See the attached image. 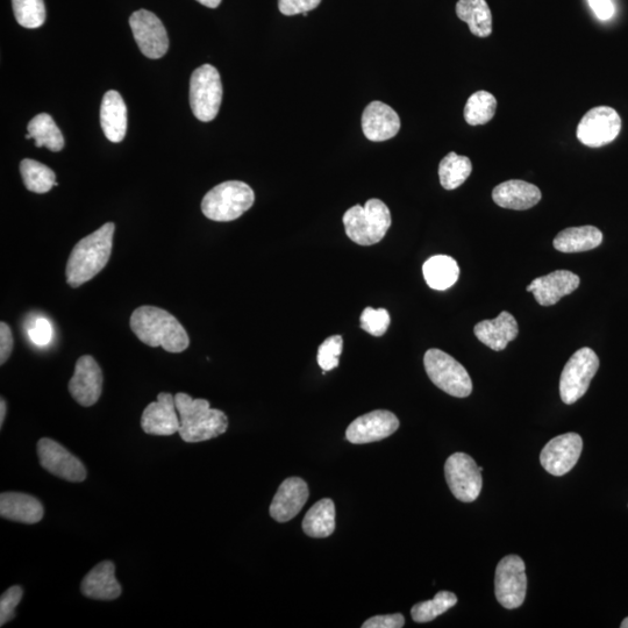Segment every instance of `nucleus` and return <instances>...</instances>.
Masks as SVG:
<instances>
[{
	"instance_id": "nucleus-1",
	"label": "nucleus",
	"mask_w": 628,
	"mask_h": 628,
	"mask_svg": "<svg viewBox=\"0 0 628 628\" xmlns=\"http://www.w3.org/2000/svg\"><path fill=\"white\" fill-rule=\"evenodd\" d=\"M130 324L133 333L147 346L182 353L190 345L189 335L180 321L156 306H140L133 312Z\"/></svg>"
},
{
	"instance_id": "nucleus-2",
	"label": "nucleus",
	"mask_w": 628,
	"mask_h": 628,
	"mask_svg": "<svg viewBox=\"0 0 628 628\" xmlns=\"http://www.w3.org/2000/svg\"><path fill=\"white\" fill-rule=\"evenodd\" d=\"M116 225L107 223L83 238L70 253L67 263V283L71 288L81 287L101 273L110 260Z\"/></svg>"
},
{
	"instance_id": "nucleus-3",
	"label": "nucleus",
	"mask_w": 628,
	"mask_h": 628,
	"mask_svg": "<svg viewBox=\"0 0 628 628\" xmlns=\"http://www.w3.org/2000/svg\"><path fill=\"white\" fill-rule=\"evenodd\" d=\"M175 403L181 423L178 433L185 442L208 441L227 431V416L223 411L211 409L206 399H194L180 392L175 395Z\"/></svg>"
},
{
	"instance_id": "nucleus-4",
	"label": "nucleus",
	"mask_w": 628,
	"mask_h": 628,
	"mask_svg": "<svg viewBox=\"0 0 628 628\" xmlns=\"http://www.w3.org/2000/svg\"><path fill=\"white\" fill-rule=\"evenodd\" d=\"M347 237L360 246L378 244L391 226V213L380 199H369L365 206L355 205L344 216Z\"/></svg>"
},
{
	"instance_id": "nucleus-5",
	"label": "nucleus",
	"mask_w": 628,
	"mask_h": 628,
	"mask_svg": "<svg viewBox=\"0 0 628 628\" xmlns=\"http://www.w3.org/2000/svg\"><path fill=\"white\" fill-rule=\"evenodd\" d=\"M255 194L248 184L228 181L217 185L203 198L202 211L213 221H233L252 208Z\"/></svg>"
},
{
	"instance_id": "nucleus-6",
	"label": "nucleus",
	"mask_w": 628,
	"mask_h": 628,
	"mask_svg": "<svg viewBox=\"0 0 628 628\" xmlns=\"http://www.w3.org/2000/svg\"><path fill=\"white\" fill-rule=\"evenodd\" d=\"M424 365L430 380L446 394L466 398L473 391V382L466 368L440 349L427 351Z\"/></svg>"
},
{
	"instance_id": "nucleus-7",
	"label": "nucleus",
	"mask_w": 628,
	"mask_h": 628,
	"mask_svg": "<svg viewBox=\"0 0 628 628\" xmlns=\"http://www.w3.org/2000/svg\"><path fill=\"white\" fill-rule=\"evenodd\" d=\"M223 101V84L219 71L204 64L194 71L190 80V106L198 120L209 123L218 116Z\"/></svg>"
},
{
	"instance_id": "nucleus-8",
	"label": "nucleus",
	"mask_w": 628,
	"mask_h": 628,
	"mask_svg": "<svg viewBox=\"0 0 628 628\" xmlns=\"http://www.w3.org/2000/svg\"><path fill=\"white\" fill-rule=\"evenodd\" d=\"M598 368V356L591 348L578 349L562 371L560 380L562 402L572 405L587 394Z\"/></svg>"
},
{
	"instance_id": "nucleus-9",
	"label": "nucleus",
	"mask_w": 628,
	"mask_h": 628,
	"mask_svg": "<svg viewBox=\"0 0 628 628\" xmlns=\"http://www.w3.org/2000/svg\"><path fill=\"white\" fill-rule=\"evenodd\" d=\"M527 591L526 567L517 555L505 556L496 568L495 592L497 601L505 609L522 606Z\"/></svg>"
},
{
	"instance_id": "nucleus-10",
	"label": "nucleus",
	"mask_w": 628,
	"mask_h": 628,
	"mask_svg": "<svg viewBox=\"0 0 628 628\" xmlns=\"http://www.w3.org/2000/svg\"><path fill=\"white\" fill-rule=\"evenodd\" d=\"M445 476L449 489L459 501L471 503L480 496L482 473L471 456L465 453L449 456L445 465Z\"/></svg>"
},
{
	"instance_id": "nucleus-11",
	"label": "nucleus",
	"mask_w": 628,
	"mask_h": 628,
	"mask_svg": "<svg viewBox=\"0 0 628 628\" xmlns=\"http://www.w3.org/2000/svg\"><path fill=\"white\" fill-rule=\"evenodd\" d=\"M622 131V119L609 106L591 109L578 124L576 137L583 145L591 148L603 147L616 140Z\"/></svg>"
},
{
	"instance_id": "nucleus-12",
	"label": "nucleus",
	"mask_w": 628,
	"mask_h": 628,
	"mask_svg": "<svg viewBox=\"0 0 628 628\" xmlns=\"http://www.w3.org/2000/svg\"><path fill=\"white\" fill-rule=\"evenodd\" d=\"M133 37L148 59H161L169 49V38L162 21L147 10L134 12L130 18Z\"/></svg>"
},
{
	"instance_id": "nucleus-13",
	"label": "nucleus",
	"mask_w": 628,
	"mask_h": 628,
	"mask_svg": "<svg viewBox=\"0 0 628 628\" xmlns=\"http://www.w3.org/2000/svg\"><path fill=\"white\" fill-rule=\"evenodd\" d=\"M38 456L42 468L62 480L80 483L87 478V469L83 463L59 442L41 439L38 442Z\"/></svg>"
},
{
	"instance_id": "nucleus-14",
	"label": "nucleus",
	"mask_w": 628,
	"mask_h": 628,
	"mask_svg": "<svg viewBox=\"0 0 628 628\" xmlns=\"http://www.w3.org/2000/svg\"><path fill=\"white\" fill-rule=\"evenodd\" d=\"M583 449L581 435L567 433L548 442L540 454V462L547 473L563 476L572 470L580 459Z\"/></svg>"
},
{
	"instance_id": "nucleus-15",
	"label": "nucleus",
	"mask_w": 628,
	"mask_h": 628,
	"mask_svg": "<svg viewBox=\"0 0 628 628\" xmlns=\"http://www.w3.org/2000/svg\"><path fill=\"white\" fill-rule=\"evenodd\" d=\"M399 428V420L394 413L376 410L356 418L346 431V438L354 445L371 444L390 437Z\"/></svg>"
},
{
	"instance_id": "nucleus-16",
	"label": "nucleus",
	"mask_w": 628,
	"mask_h": 628,
	"mask_svg": "<svg viewBox=\"0 0 628 628\" xmlns=\"http://www.w3.org/2000/svg\"><path fill=\"white\" fill-rule=\"evenodd\" d=\"M103 373L97 361L90 355L78 359L74 376L69 382V392L75 401L89 408L101 398Z\"/></svg>"
},
{
	"instance_id": "nucleus-17",
	"label": "nucleus",
	"mask_w": 628,
	"mask_h": 628,
	"mask_svg": "<svg viewBox=\"0 0 628 628\" xmlns=\"http://www.w3.org/2000/svg\"><path fill=\"white\" fill-rule=\"evenodd\" d=\"M175 396L161 392L157 401L149 404L142 413L141 427L145 433L168 437L180 430V416L177 415Z\"/></svg>"
},
{
	"instance_id": "nucleus-18",
	"label": "nucleus",
	"mask_w": 628,
	"mask_h": 628,
	"mask_svg": "<svg viewBox=\"0 0 628 628\" xmlns=\"http://www.w3.org/2000/svg\"><path fill=\"white\" fill-rule=\"evenodd\" d=\"M310 495L308 484L302 478L290 477L278 488L270 505V516L278 523H288L302 511Z\"/></svg>"
},
{
	"instance_id": "nucleus-19",
	"label": "nucleus",
	"mask_w": 628,
	"mask_h": 628,
	"mask_svg": "<svg viewBox=\"0 0 628 628\" xmlns=\"http://www.w3.org/2000/svg\"><path fill=\"white\" fill-rule=\"evenodd\" d=\"M580 277L569 270H558L554 273L535 278L528 285L527 291L532 292L535 301L541 306H552L561 298L573 294L580 287Z\"/></svg>"
},
{
	"instance_id": "nucleus-20",
	"label": "nucleus",
	"mask_w": 628,
	"mask_h": 628,
	"mask_svg": "<svg viewBox=\"0 0 628 628\" xmlns=\"http://www.w3.org/2000/svg\"><path fill=\"white\" fill-rule=\"evenodd\" d=\"M401 130V119L397 112L382 102H371L362 114V131L374 142L395 138Z\"/></svg>"
},
{
	"instance_id": "nucleus-21",
	"label": "nucleus",
	"mask_w": 628,
	"mask_h": 628,
	"mask_svg": "<svg viewBox=\"0 0 628 628\" xmlns=\"http://www.w3.org/2000/svg\"><path fill=\"white\" fill-rule=\"evenodd\" d=\"M474 332L476 338L492 351H504L511 341L518 337L519 328L515 317L503 311L494 320H483L478 323Z\"/></svg>"
},
{
	"instance_id": "nucleus-22",
	"label": "nucleus",
	"mask_w": 628,
	"mask_h": 628,
	"mask_svg": "<svg viewBox=\"0 0 628 628\" xmlns=\"http://www.w3.org/2000/svg\"><path fill=\"white\" fill-rule=\"evenodd\" d=\"M541 191L534 184L520 180L506 181L492 191V199L501 208L525 211L541 201Z\"/></svg>"
},
{
	"instance_id": "nucleus-23",
	"label": "nucleus",
	"mask_w": 628,
	"mask_h": 628,
	"mask_svg": "<svg viewBox=\"0 0 628 628\" xmlns=\"http://www.w3.org/2000/svg\"><path fill=\"white\" fill-rule=\"evenodd\" d=\"M82 594L96 601H113L121 595V585L117 581L116 566L111 561L99 563L84 577Z\"/></svg>"
},
{
	"instance_id": "nucleus-24",
	"label": "nucleus",
	"mask_w": 628,
	"mask_h": 628,
	"mask_svg": "<svg viewBox=\"0 0 628 628\" xmlns=\"http://www.w3.org/2000/svg\"><path fill=\"white\" fill-rule=\"evenodd\" d=\"M0 516L12 522L32 525L41 522L45 510L38 498L21 492H4L0 496Z\"/></svg>"
},
{
	"instance_id": "nucleus-25",
	"label": "nucleus",
	"mask_w": 628,
	"mask_h": 628,
	"mask_svg": "<svg viewBox=\"0 0 628 628\" xmlns=\"http://www.w3.org/2000/svg\"><path fill=\"white\" fill-rule=\"evenodd\" d=\"M101 126L107 140L118 144L127 132V107L118 91H107L101 105Z\"/></svg>"
},
{
	"instance_id": "nucleus-26",
	"label": "nucleus",
	"mask_w": 628,
	"mask_h": 628,
	"mask_svg": "<svg viewBox=\"0 0 628 628\" xmlns=\"http://www.w3.org/2000/svg\"><path fill=\"white\" fill-rule=\"evenodd\" d=\"M603 233L595 226L570 227L554 239V247L561 253L588 252L601 246Z\"/></svg>"
},
{
	"instance_id": "nucleus-27",
	"label": "nucleus",
	"mask_w": 628,
	"mask_h": 628,
	"mask_svg": "<svg viewBox=\"0 0 628 628\" xmlns=\"http://www.w3.org/2000/svg\"><path fill=\"white\" fill-rule=\"evenodd\" d=\"M423 273L428 287L444 291L458 282L460 268L451 256L437 255L424 263Z\"/></svg>"
},
{
	"instance_id": "nucleus-28",
	"label": "nucleus",
	"mask_w": 628,
	"mask_h": 628,
	"mask_svg": "<svg viewBox=\"0 0 628 628\" xmlns=\"http://www.w3.org/2000/svg\"><path fill=\"white\" fill-rule=\"evenodd\" d=\"M456 14L468 24L471 33L478 38H488L492 33V13L485 0H459Z\"/></svg>"
},
{
	"instance_id": "nucleus-29",
	"label": "nucleus",
	"mask_w": 628,
	"mask_h": 628,
	"mask_svg": "<svg viewBox=\"0 0 628 628\" xmlns=\"http://www.w3.org/2000/svg\"><path fill=\"white\" fill-rule=\"evenodd\" d=\"M303 530L311 538L330 537L335 530V506L332 499H321L306 513Z\"/></svg>"
},
{
	"instance_id": "nucleus-30",
	"label": "nucleus",
	"mask_w": 628,
	"mask_h": 628,
	"mask_svg": "<svg viewBox=\"0 0 628 628\" xmlns=\"http://www.w3.org/2000/svg\"><path fill=\"white\" fill-rule=\"evenodd\" d=\"M28 133L35 140V146L47 147L49 151L61 152L64 147L63 135L54 119L47 113L38 114L27 126Z\"/></svg>"
},
{
	"instance_id": "nucleus-31",
	"label": "nucleus",
	"mask_w": 628,
	"mask_h": 628,
	"mask_svg": "<svg viewBox=\"0 0 628 628\" xmlns=\"http://www.w3.org/2000/svg\"><path fill=\"white\" fill-rule=\"evenodd\" d=\"M473 171V163L469 157L454 152L449 153L439 166V178L442 188L455 190L468 180Z\"/></svg>"
},
{
	"instance_id": "nucleus-32",
	"label": "nucleus",
	"mask_w": 628,
	"mask_h": 628,
	"mask_svg": "<svg viewBox=\"0 0 628 628\" xmlns=\"http://www.w3.org/2000/svg\"><path fill=\"white\" fill-rule=\"evenodd\" d=\"M20 173L26 189L35 194H47L53 187L59 185L54 171L38 161L31 159L21 161Z\"/></svg>"
},
{
	"instance_id": "nucleus-33",
	"label": "nucleus",
	"mask_w": 628,
	"mask_h": 628,
	"mask_svg": "<svg viewBox=\"0 0 628 628\" xmlns=\"http://www.w3.org/2000/svg\"><path fill=\"white\" fill-rule=\"evenodd\" d=\"M497 99L488 91H477L465 106V119L470 126L488 124L495 117Z\"/></svg>"
},
{
	"instance_id": "nucleus-34",
	"label": "nucleus",
	"mask_w": 628,
	"mask_h": 628,
	"mask_svg": "<svg viewBox=\"0 0 628 628\" xmlns=\"http://www.w3.org/2000/svg\"><path fill=\"white\" fill-rule=\"evenodd\" d=\"M456 603H458V597L453 592L440 591L431 601L421 602L413 606L411 616L416 623H430L435 618L444 615L449 609L454 608Z\"/></svg>"
},
{
	"instance_id": "nucleus-35",
	"label": "nucleus",
	"mask_w": 628,
	"mask_h": 628,
	"mask_svg": "<svg viewBox=\"0 0 628 628\" xmlns=\"http://www.w3.org/2000/svg\"><path fill=\"white\" fill-rule=\"evenodd\" d=\"M14 16L20 26L39 28L45 24L46 7L44 0H12Z\"/></svg>"
},
{
	"instance_id": "nucleus-36",
	"label": "nucleus",
	"mask_w": 628,
	"mask_h": 628,
	"mask_svg": "<svg viewBox=\"0 0 628 628\" xmlns=\"http://www.w3.org/2000/svg\"><path fill=\"white\" fill-rule=\"evenodd\" d=\"M344 347L341 335L327 338L318 349V365L324 371H330L339 366V358Z\"/></svg>"
},
{
	"instance_id": "nucleus-37",
	"label": "nucleus",
	"mask_w": 628,
	"mask_h": 628,
	"mask_svg": "<svg viewBox=\"0 0 628 628\" xmlns=\"http://www.w3.org/2000/svg\"><path fill=\"white\" fill-rule=\"evenodd\" d=\"M361 328L374 337H382L390 326V314L385 309L367 308L361 314Z\"/></svg>"
},
{
	"instance_id": "nucleus-38",
	"label": "nucleus",
	"mask_w": 628,
	"mask_h": 628,
	"mask_svg": "<svg viewBox=\"0 0 628 628\" xmlns=\"http://www.w3.org/2000/svg\"><path fill=\"white\" fill-rule=\"evenodd\" d=\"M23 595L24 590L19 585H14L4 592L0 598V626H4L16 617V609Z\"/></svg>"
},
{
	"instance_id": "nucleus-39",
	"label": "nucleus",
	"mask_w": 628,
	"mask_h": 628,
	"mask_svg": "<svg viewBox=\"0 0 628 628\" xmlns=\"http://www.w3.org/2000/svg\"><path fill=\"white\" fill-rule=\"evenodd\" d=\"M53 326L47 318L39 317L28 326V335L35 345L44 347L53 340Z\"/></svg>"
},
{
	"instance_id": "nucleus-40",
	"label": "nucleus",
	"mask_w": 628,
	"mask_h": 628,
	"mask_svg": "<svg viewBox=\"0 0 628 628\" xmlns=\"http://www.w3.org/2000/svg\"><path fill=\"white\" fill-rule=\"evenodd\" d=\"M321 0H278V9L284 16L308 13L320 5Z\"/></svg>"
},
{
	"instance_id": "nucleus-41",
	"label": "nucleus",
	"mask_w": 628,
	"mask_h": 628,
	"mask_svg": "<svg viewBox=\"0 0 628 628\" xmlns=\"http://www.w3.org/2000/svg\"><path fill=\"white\" fill-rule=\"evenodd\" d=\"M405 625V618L401 613L395 615L376 616L367 620L362 625L363 628H402Z\"/></svg>"
},
{
	"instance_id": "nucleus-42",
	"label": "nucleus",
	"mask_w": 628,
	"mask_h": 628,
	"mask_svg": "<svg viewBox=\"0 0 628 628\" xmlns=\"http://www.w3.org/2000/svg\"><path fill=\"white\" fill-rule=\"evenodd\" d=\"M13 351V337L9 325L0 324V365L9 360Z\"/></svg>"
},
{
	"instance_id": "nucleus-43",
	"label": "nucleus",
	"mask_w": 628,
	"mask_h": 628,
	"mask_svg": "<svg viewBox=\"0 0 628 628\" xmlns=\"http://www.w3.org/2000/svg\"><path fill=\"white\" fill-rule=\"evenodd\" d=\"M588 2L599 20H610L615 14V5L612 0H588Z\"/></svg>"
},
{
	"instance_id": "nucleus-44",
	"label": "nucleus",
	"mask_w": 628,
	"mask_h": 628,
	"mask_svg": "<svg viewBox=\"0 0 628 628\" xmlns=\"http://www.w3.org/2000/svg\"><path fill=\"white\" fill-rule=\"evenodd\" d=\"M197 2L206 7H210V9H217V7L221 3V0H197Z\"/></svg>"
},
{
	"instance_id": "nucleus-45",
	"label": "nucleus",
	"mask_w": 628,
	"mask_h": 628,
	"mask_svg": "<svg viewBox=\"0 0 628 628\" xmlns=\"http://www.w3.org/2000/svg\"><path fill=\"white\" fill-rule=\"evenodd\" d=\"M5 416H6V403L4 401V398H2V401H0V426H3Z\"/></svg>"
},
{
	"instance_id": "nucleus-46",
	"label": "nucleus",
	"mask_w": 628,
	"mask_h": 628,
	"mask_svg": "<svg viewBox=\"0 0 628 628\" xmlns=\"http://www.w3.org/2000/svg\"><path fill=\"white\" fill-rule=\"evenodd\" d=\"M620 627L622 628H628V617L626 619L623 620L622 625H620Z\"/></svg>"
}]
</instances>
